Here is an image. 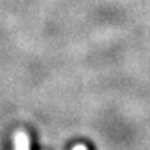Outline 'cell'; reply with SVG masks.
Masks as SVG:
<instances>
[{
    "mask_svg": "<svg viewBox=\"0 0 150 150\" xmlns=\"http://www.w3.org/2000/svg\"><path fill=\"white\" fill-rule=\"evenodd\" d=\"M16 150H29V139L24 131L16 134Z\"/></svg>",
    "mask_w": 150,
    "mask_h": 150,
    "instance_id": "1",
    "label": "cell"
},
{
    "mask_svg": "<svg viewBox=\"0 0 150 150\" xmlns=\"http://www.w3.org/2000/svg\"><path fill=\"white\" fill-rule=\"evenodd\" d=\"M72 150H88V147H86L85 145H76Z\"/></svg>",
    "mask_w": 150,
    "mask_h": 150,
    "instance_id": "2",
    "label": "cell"
}]
</instances>
